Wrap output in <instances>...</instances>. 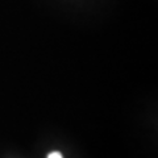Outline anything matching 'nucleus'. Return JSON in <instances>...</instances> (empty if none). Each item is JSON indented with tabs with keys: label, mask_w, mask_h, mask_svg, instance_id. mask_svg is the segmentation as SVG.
Instances as JSON below:
<instances>
[{
	"label": "nucleus",
	"mask_w": 158,
	"mask_h": 158,
	"mask_svg": "<svg viewBox=\"0 0 158 158\" xmlns=\"http://www.w3.org/2000/svg\"><path fill=\"white\" fill-rule=\"evenodd\" d=\"M48 158H63V157H62V154L59 152H52L48 156Z\"/></svg>",
	"instance_id": "1"
}]
</instances>
